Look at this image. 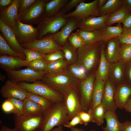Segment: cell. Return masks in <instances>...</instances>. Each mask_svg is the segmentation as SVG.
<instances>
[{
  "instance_id": "obj_1",
  "label": "cell",
  "mask_w": 131,
  "mask_h": 131,
  "mask_svg": "<svg viewBox=\"0 0 131 131\" xmlns=\"http://www.w3.org/2000/svg\"><path fill=\"white\" fill-rule=\"evenodd\" d=\"M41 80L63 95L70 89L77 86L79 83L67 68L59 72L45 74Z\"/></svg>"
},
{
  "instance_id": "obj_2",
  "label": "cell",
  "mask_w": 131,
  "mask_h": 131,
  "mask_svg": "<svg viewBox=\"0 0 131 131\" xmlns=\"http://www.w3.org/2000/svg\"><path fill=\"white\" fill-rule=\"evenodd\" d=\"M69 122L63 101L53 104L45 111L39 131H50L54 127L64 126Z\"/></svg>"
},
{
  "instance_id": "obj_3",
  "label": "cell",
  "mask_w": 131,
  "mask_h": 131,
  "mask_svg": "<svg viewBox=\"0 0 131 131\" xmlns=\"http://www.w3.org/2000/svg\"><path fill=\"white\" fill-rule=\"evenodd\" d=\"M103 41L85 44L78 49L76 63L87 72L91 70L95 66L100 55V46Z\"/></svg>"
},
{
  "instance_id": "obj_4",
  "label": "cell",
  "mask_w": 131,
  "mask_h": 131,
  "mask_svg": "<svg viewBox=\"0 0 131 131\" xmlns=\"http://www.w3.org/2000/svg\"><path fill=\"white\" fill-rule=\"evenodd\" d=\"M60 11L58 13L50 16H45L37 24L38 37L37 40L43 38L49 33H57L66 24L67 19Z\"/></svg>"
},
{
  "instance_id": "obj_5",
  "label": "cell",
  "mask_w": 131,
  "mask_h": 131,
  "mask_svg": "<svg viewBox=\"0 0 131 131\" xmlns=\"http://www.w3.org/2000/svg\"><path fill=\"white\" fill-rule=\"evenodd\" d=\"M18 83L28 92L36 93L47 98L53 104L63 101V95L40 80L32 83L25 82Z\"/></svg>"
},
{
  "instance_id": "obj_6",
  "label": "cell",
  "mask_w": 131,
  "mask_h": 131,
  "mask_svg": "<svg viewBox=\"0 0 131 131\" xmlns=\"http://www.w3.org/2000/svg\"><path fill=\"white\" fill-rule=\"evenodd\" d=\"M11 28L21 45L29 43L38 39L37 28L32 25L22 23L19 18L14 22Z\"/></svg>"
},
{
  "instance_id": "obj_7",
  "label": "cell",
  "mask_w": 131,
  "mask_h": 131,
  "mask_svg": "<svg viewBox=\"0 0 131 131\" xmlns=\"http://www.w3.org/2000/svg\"><path fill=\"white\" fill-rule=\"evenodd\" d=\"M49 0H36L30 7L19 17L24 24H38L45 16V8Z\"/></svg>"
},
{
  "instance_id": "obj_8",
  "label": "cell",
  "mask_w": 131,
  "mask_h": 131,
  "mask_svg": "<svg viewBox=\"0 0 131 131\" xmlns=\"http://www.w3.org/2000/svg\"><path fill=\"white\" fill-rule=\"evenodd\" d=\"M21 45L24 49L35 50L44 55L62 50L63 48L56 42L52 35Z\"/></svg>"
},
{
  "instance_id": "obj_9",
  "label": "cell",
  "mask_w": 131,
  "mask_h": 131,
  "mask_svg": "<svg viewBox=\"0 0 131 131\" xmlns=\"http://www.w3.org/2000/svg\"><path fill=\"white\" fill-rule=\"evenodd\" d=\"M99 1L94 0L87 3L82 2L76 7L74 10L66 14L64 16L66 19L74 18L78 22L90 16H99Z\"/></svg>"
},
{
  "instance_id": "obj_10",
  "label": "cell",
  "mask_w": 131,
  "mask_h": 131,
  "mask_svg": "<svg viewBox=\"0 0 131 131\" xmlns=\"http://www.w3.org/2000/svg\"><path fill=\"white\" fill-rule=\"evenodd\" d=\"M77 86L70 89L63 95V101L69 121L83 111Z\"/></svg>"
},
{
  "instance_id": "obj_11",
  "label": "cell",
  "mask_w": 131,
  "mask_h": 131,
  "mask_svg": "<svg viewBox=\"0 0 131 131\" xmlns=\"http://www.w3.org/2000/svg\"><path fill=\"white\" fill-rule=\"evenodd\" d=\"M79 82L77 87L83 111L87 112L91 105L94 83L93 75Z\"/></svg>"
},
{
  "instance_id": "obj_12",
  "label": "cell",
  "mask_w": 131,
  "mask_h": 131,
  "mask_svg": "<svg viewBox=\"0 0 131 131\" xmlns=\"http://www.w3.org/2000/svg\"><path fill=\"white\" fill-rule=\"evenodd\" d=\"M44 116L14 115L15 127L18 131H36L40 128Z\"/></svg>"
},
{
  "instance_id": "obj_13",
  "label": "cell",
  "mask_w": 131,
  "mask_h": 131,
  "mask_svg": "<svg viewBox=\"0 0 131 131\" xmlns=\"http://www.w3.org/2000/svg\"><path fill=\"white\" fill-rule=\"evenodd\" d=\"M6 72L9 79L16 83L25 81L33 82L41 80L44 75V72H38L28 68Z\"/></svg>"
},
{
  "instance_id": "obj_14",
  "label": "cell",
  "mask_w": 131,
  "mask_h": 131,
  "mask_svg": "<svg viewBox=\"0 0 131 131\" xmlns=\"http://www.w3.org/2000/svg\"><path fill=\"white\" fill-rule=\"evenodd\" d=\"M0 91L2 96L5 98H14L22 100L27 97L28 92L18 83L9 79L6 81Z\"/></svg>"
},
{
  "instance_id": "obj_15",
  "label": "cell",
  "mask_w": 131,
  "mask_h": 131,
  "mask_svg": "<svg viewBox=\"0 0 131 131\" xmlns=\"http://www.w3.org/2000/svg\"><path fill=\"white\" fill-rule=\"evenodd\" d=\"M110 14L97 16H91L81 20L78 22V28L82 30L89 31L102 30L106 26L105 21Z\"/></svg>"
},
{
  "instance_id": "obj_16",
  "label": "cell",
  "mask_w": 131,
  "mask_h": 131,
  "mask_svg": "<svg viewBox=\"0 0 131 131\" xmlns=\"http://www.w3.org/2000/svg\"><path fill=\"white\" fill-rule=\"evenodd\" d=\"M115 86L108 78L105 81L101 103L106 111L115 112L118 108L114 98Z\"/></svg>"
},
{
  "instance_id": "obj_17",
  "label": "cell",
  "mask_w": 131,
  "mask_h": 131,
  "mask_svg": "<svg viewBox=\"0 0 131 131\" xmlns=\"http://www.w3.org/2000/svg\"><path fill=\"white\" fill-rule=\"evenodd\" d=\"M66 24L59 32L52 35L56 42L59 46H63L68 41L72 32L78 28V21L73 18H69Z\"/></svg>"
},
{
  "instance_id": "obj_18",
  "label": "cell",
  "mask_w": 131,
  "mask_h": 131,
  "mask_svg": "<svg viewBox=\"0 0 131 131\" xmlns=\"http://www.w3.org/2000/svg\"><path fill=\"white\" fill-rule=\"evenodd\" d=\"M0 31L3 37L13 49L25 55L24 48L18 42L12 29L0 20Z\"/></svg>"
},
{
  "instance_id": "obj_19",
  "label": "cell",
  "mask_w": 131,
  "mask_h": 131,
  "mask_svg": "<svg viewBox=\"0 0 131 131\" xmlns=\"http://www.w3.org/2000/svg\"><path fill=\"white\" fill-rule=\"evenodd\" d=\"M114 98L117 108L123 109L129 99L131 98V85L122 82L116 86Z\"/></svg>"
},
{
  "instance_id": "obj_20",
  "label": "cell",
  "mask_w": 131,
  "mask_h": 131,
  "mask_svg": "<svg viewBox=\"0 0 131 131\" xmlns=\"http://www.w3.org/2000/svg\"><path fill=\"white\" fill-rule=\"evenodd\" d=\"M27 63L25 60L8 55L0 56V67L5 71L16 70Z\"/></svg>"
},
{
  "instance_id": "obj_21",
  "label": "cell",
  "mask_w": 131,
  "mask_h": 131,
  "mask_svg": "<svg viewBox=\"0 0 131 131\" xmlns=\"http://www.w3.org/2000/svg\"><path fill=\"white\" fill-rule=\"evenodd\" d=\"M19 2V0H13L8 7L0 11V20L11 28L19 18L18 11Z\"/></svg>"
},
{
  "instance_id": "obj_22",
  "label": "cell",
  "mask_w": 131,
  "mask_h": 131,
  "mask_svg": "<svg viewBox=\"0 0 131 131\" xmlns=\"http://www.w3.org/2000/svg\"><path fill=\"white\" fill-rule=\"evenodd\" d=\"M121 44L118 38L111 39L106 43L105 54L110 63H115L120 60Z\"/></svg>"
},
{
  "instance_id": "obj_23",
  "label": "cell",
  "mask_w": 131,
  "mask_h": 131,
  "mask_svg": "<svg viewBox=\"0 0 131 131\" xmlns=\"http://www.w3.org/2000/svg\"><path fill=\"white\" fill-rule=\"evenodd\" d=\"M125 63L120 60L116 63H110L108 78L116 86L122 83Z\"/></svg>"
},
{
  "instance_id": "obj_24",
  "label": "cell",
  "mask_w": 131,
  "mask_h": 131,
  "mask_svg": "<svg viewBox=\"0 0 131 131\" xmlns=\"http://www.w3.org/2000/svg\"><path fill=\"white\" fill-rule=\"evenodd\" d=\"M106 42L103 41L100 46V58L96 78L105 81L108 78V73L110 63L106 58L105 54Z\"/></svg>"
},
{
  "instance_id": "obj_25",
  "label": "cell",
  "mask_w": 131,
  "mask_h": 131,
  "mask_svg": "<svg viewBox=\"0 0 131 131\" xmlns=\"http://www.w3.org/2000/svg\"><path fill=\"white\" fill-rule=\"evenodd\" d=\"M104 119L106 122V125L105 127H102L103 131H122L123 123L119 121L115 112L106 111Z\"/></svg>"
},
{
  "instance_id": "obj_26",
  "label": "cell",
  "mask_w": 131,
  "mask_h": 131,
  "mask_svg": "<svg viewBox=\"0 0 131 131\" xmlns=\"http://www.w3.org/2000/svg\"><path fill=\"white\" fill-rule=\"evenodd\" d=\"M105 82V81L96 77L94 83L92 102L90 109L94 108L101 103Z\"/></svg>"
},
{
  "instance_id": "obj_27",
  "label": "cell",
  "mask_w": 131,
  "mask_h": 131,
  "mask_svg": "<svg viewBox=\"0 0 131 131\" xmlns=\"http://www.w3.org/2000/svg\"><path fill=\"white\" fill-rule=\"evenodd\" d=\"M23 101V115L32 116L44 115L45 111L39 105L27 97Z\"/></svg>"
},
{
  "instance_id": "obj_28",
  "label": "cell",
  "mask_w": 131,
  "mask_h": 131,
  "mask_svg": "<svg viewBox=\"0 0 131 131\" xmlns=\"http://www.w3.org/2000/svg\"><path fill=\"white\" fill-rule=\"evenodd\" d=\"M84 40L85 44L103 41L102 30H96L86 31L78 29L76 31Z\"/></svg>"
},
{
  "instance_id": "obj_29",
  "label": "cell",
  "mask_w": 131,
  "mask_h": 131,
  "mask_svg": "<svg viewBox=\"0 0 131 131\" xmlns=\"http://www.w3.org/2000/svg\"><path fill=\"white\" fill-rule=\"evenodd\" d=\"M130 12L127 8L123 5L118 9L109 15L105 21V25L110 26L115 23H121L126 16Z\"/></svg>"
},
{
  "instance_id": "obj_30",
  "label": "cell",
  "mask_w": 131,
  "mask_h": 131,
  "mask_svg": "<svg viewBox=\"0 0 131 131\" xmlns=\"http://www.w3.org/2000/svg\"><path fill=\"white\" fill-rule=\"evenodd\" d=\"M121 23L115 26H105L102 30L103 41L106 42L112 39L117 38L123 31Z\"/></svg>"
},
{
  "instance_id": "obj_31",
  "label": "cell",
  "mask_w": 131,
  "mask_h": 131,
  "mask_svg": "<svg viewBox=\"0 0 131 131\" xmlns=\"http://www.w3.org/2000/svg\"><path fill=\"white\" fill-rule=\"evenodd\" d=\"M69 1V0H49L45 6V16H50L58 13Z\"/></svg>"
},
{
  "instance_id": "obj_32",
  "label": "cell",
  "mask_w": 131,
  "mask_h": 131,
  "mask_svg": "<svg viewBox=\"0 0 131 131\" xmlns=\"http://www.w3.org/2000/svg\"><path fill=\"white\" fill-rule=\"evenodd\" d=\"M123 5V0H108L106 4L99 9V16L110 14Z\"/></svg>"
},
{
  "instance_id": "obj_33",
  "label": "cell",
  "mask_w": 131,
  "mask_h": 131,
  "mask_svg": "<svg viewBox=\"0 0 131 131\" xmlns=\"http://www.w3.org/2000/svg\"><path fill=\"white\" fill-rule=\"evenodd\" d=\"M106 111L102 103L98 105L94 108L90 109L88 112L91 114L92 122L99 126L103 123Z\"/></svg>"
},
{
  "instance_id": "obj_34",
  "label": "cell",
  "mask_w": 131,
  "mask_h": 131,
  "mask_svg": "<svg viewBox=\"0 0 131 131\" xmlns=\"http://www.w3.org/2000/svg\"><path fill=\"white\" fill-rule=\"evenodd\" d=\"M68 41L63 46L62 50L65 60L69 65L76 63L77 59V52Z\"/></svg>"
},
{
  "instance_id": "obj_35",
  "label": "cell",
  "mask_w": 131,
  "mask_h": 131,
  "mask_svg": "<svg viewBox=\"0 0 131 131\" xmlns=\"http://www.w3.org/2000/svg\"><path fill=\"white\" fill-rule=\"evenodd\" d=\"M0 55H8L25 60V55L17 52L13 49L0 33Z\"/></svg>"
},
{
  "instance_id": "obj_36",
  "label": "cell",
  "mask_w": 131,
  "mask_h": 131,
  "mask_svg": "<svg viewBox=\"0 0 131 131\" xmlns=\"http://www.w3.org/2000/svg\"><path fill=\"white\" fill-rule=\"evenodd\" d=\"M68 64L64 59H60L48 63L44 71V74L53 73L62 71L67 68Z\"/></svg>"
},
{
  "instance_id": "obj_37",
  "label": "cell",
  "mask_w": 131,
  "mask_h": 131,
  "mask_svg": "<svg viewBox=\"0 0 131 131\" xmlns=\"http://www.w3.org/2000/svg\"><path fill=\"white\" fill-rule=\"evenodd\" d=\"M27 97L41 106L45 111L53 104L45 97L34 93L28 92Z\"/></svg>"
},
{
  "instance_id": "obj_38",
  "label": "cell",
  "mask_w": 131,
  "mask_h": 131,
  "mask_svg": "<svg viewBox=\"0 0 131 131\" xmlns=\"http://www.w3.org/2000/svg\"><path fill=\"white\" fill-rule=\"evenodd\" d=\"M67 68L72 75L78 80L82 81L87 77V71L76 63L69 65Z\"/></svg>"
},
{
  "instance_id": "obj_39",
  "label": "cell",
  "mask_w": 131,
  "mask_h": 131,
  "mask_svg": "<svg viewBox=\"0 0 131 131\" xmlns=\"http://www.w3.org/2000/svg\"><path fill=\"white\" fill-rule=\"evenodd\" d=\"M68 41L75 49H78L85 44V42L81 36L77 32L72 33Z\"/></svg>"
},
{
  "instance_id": "obj_40",
  "label": "cell",
  "mask_w": 131,
  "mask_h": 131,
  "mask_svg": "<svg viewBox=\"0 0 131 131\" xmlns=\"http://www.w3.org/2000/svg\"><path fill=\"white\" fill-rule=\"evenodd\" d=\"M24 53L26 57L25 61L27 64L34 60L43 59L44 54L35 50L24 49Z\"/></svg>"
},
{
  "instance_id": "obj_41",
  "label": "cell",
  "mask_w": 131,
  "mask_h": 131,
  "mask_svg": "<svg viewBox=\"0 0 131 131\" xmlns=\"http://www.w3.org/2000/svg\"><path fill=\"white\" fill-rule=\"evenodd\" d=\"M47 64L44 59H40L29 62L26 66L38 72H44Z\"/></svg>"
},
{
  "instance_id": "obj_42",
  "label": "cell",
  "mask_w": 131,
  "mask_h": 131,
  "mask_svg": "<svg viewBox=\"0 0 131 131\" xmlns=\"http://www.w3.org/2000/svg\"><path fill=\"white\" fill-rule=\"evenodd\" d=\"M120 60L125 63L131 61V45H121Z\"/></svg>"
},
{
  "instance_id": "obj_43",
  "label": "cell",
  "mask_w": 131,
  "mask_h": 131,
  "mask_svg": "<svg viewBox=\"0 0 131 131\" xmlns=\"http://www.w3.org/2000/svg\"><path fill=\"white\" fill-rule=\"evenodd\" d=\"M121 45H131V28L124 29L117 37Z\"/></svg>"
},
{
  "instance_id": "obj_44",
  "label": "cell",
  "mask_w": 131,
  "mask_h": 131,
  "mask_svg": "<svg viewBox=\"0 0 131 131\" xmlns=\"http://www.w3.org/2000/svg\"><path fill=\"white\" fill-rule=\"evenodd\" d=\"M62 51L61 50L44 55L43 59L47 63L60 59H64Z\"/></svg>"
},
{
  "instance_id": "obj_45",
  "label": "cell",
  "mask_w": 131,
  "mask_h": 131,
  "mask_svg": "<svg viewBox=\"0 0 131 131\" xmlns=\"http://www.w3.org/2000/svg\"><path fill=\"white\" fill-rule=\"evenodd\" d=\"M36 0H19L18 14L19 17L27 11Z\"/></svg>"
},
{
  "instance_id": "obj_46",
  "label": "cell",
  "mask_w": 131,
  "mask_h": 131,
  "mask_svg": "<svg viewBox=\"0 0 131 131\" xmlns=\"http://www.w3.org/2000/svg\"><path fill=\"white\" fill-rule=\"evenodd\" d=\"M8 99L13 104L14 107V111L13 114L17 115H22L23 114V100L14 98H9Z\"/></svg>"
},
{
  "instance_id": "obj_47",
  "label": "cell",
  "mask_w": 131,
  "mask_h": 131,
  "mask_svg": "<svg viewBox=\"0 0 131 131\" xmlns=\"http://www.w3.org/2000/svg\"><path fill=\"white\" fill-rule=\"evenodd\" d=\"M84 0H71L60 11L65 15V13L68 11L72 8L76 7L81 3L85 2Z\"/></svg>"
},
{
  "instance_id": "obj_48",
  "label": "cell",
  "mask_w": 131,
  "mask_h": 131,
  "mask_svg": "<svg viewBox=\"0 0 131 131\" xmlns=\"http://www.w3.org/2000/svg\"><path fill=\"white\" fill-rule=\"evenodd\" d=\"M1 108L3 112L6 113H14L15 109L14 105L8 98L6 99L3 102Z\"/></svg>"
},
{
  "instance_id": "obj_49",
  "label": "cell",
  "mask_w": 131,
  "mask_h": 131,
  "mask_svg": "<svg viewBox=\"0 0 131 131\" xmlns=\"http://www.w3.org/2000/svg\"><path fill=\"white\" fill-rule=\"evenodd\" d=\"M78 115L84 125L86 126L89 123L92 122L91 116L89 112L82 111L79 112Z\"/></svg>"
},
{
  "instance_id": "obj_50",
  "label": "cell",
  "mask_w": 131,
  "mask_h": 131,
  "mask_svg": "<svg viewBox=\"0 0 131 131\" xmlns=\"http://www.w3.org/2000/svg\"><path fill=\"white\" fill-rule=\"evenodd\" d=\"M78 124H83L82 121L78 114L74 117L70 122L64 125V126L65 127L71 128Z\"/></svg>"
},
{
  "instance_id": "obj_51",
  "label": "cell",
  "mask_w": 131,
  "mask_h": 131,
  "mask_svg": "<svg viewBox=\"0 0 131 131\" xmlns=\"http://www.w3.org/2000/svg\"><path fill=\"white\" fill-rule=\"evenodd\" d=\"M123 29H127L131 28V13H129L126 16L123 22Z\"/></svg>"
},
{
  "instance_id": "obj_52",
  "label": "cell",
  "mask_w": 131,
  "mask_h": 131,
  "mask_svg": "<svg viewBox=\"0 0 131 131\" xmlns=\"http://www.w3.org/2000/svg\"><path fill=\"white\" fill-rule=\"evenodd\" d=\"M13 1V0H0V11L3 10L8 7Z\"/></svg>"
},
{
  "instance_id": "obj_53",
  "label": "cell",
  "mask_w": 131,
  "mask_h": 131,
  "mask_svg": "<svg viewBox=\"0 0 131 131\" xmlns=\"http://www.w3.org/2000/svg\"><path fill=\"white\" fill-rule=\"evenodd\" d=\"M123 127L122 131H131V121L127 120L123 123Z\"/></svg>"
},
{
  "instance_id": "obj_54",
  "label": "cell",
  "mask_w": 131,
  "mask_h": 131,
  "mask_svg": "<svg viewBox=\"0 0 131 131\" xmlns=\"http://www.w3.org/2000/svg\"><path fill=\"white\" fill-rule=\"evenodd\" d=\"M123 109L131 113V98H130L124 106Z\"/></svg>"
},
{
  "instance_id": "obj_55",
  "label": "cell",
  "mask_w": 131,
  "mask_h": 131,
  "mask_svg": "<svg viewBox=\"0 0 131 131\" xmlns=\"http://www.w3.org/2000/svg\"><path fill=\"white\" fill-rule=\"evenodd\" d=\"M123 5L131 13V0H123Z\"/></svg>"
},
{
  "instance_id": "obj_56",
  "label": "cell",
  "mask_w": 131,
  "mask_h": 131,
  "mask_svg": "<svg viewBox=\"0 0 131 131\" xmlns=\"http://www.w3.org/2000/svg\"><path fill=\"white\" fill-rule=\"evenodd\" d=\"M0 131H18L17 129L14 128L13 129L9 128L5 125H2Z\"/></svg>"
},
{
  "instance_id": "obj_57",
  "label": "cell",
  "mask_w": 131,
  "mask_h": 131,
  "mask_svg": "<svg viewBox=\"0 0 131 131\" xmlns=\"http://www.w3.org/2000/svg\"><path fill=\"white\" fill-rule=\"evenodd\" d=\"M128 63L129 64L127 69V74L129 80L131 84V62H130Z\"/></svg>"
},
{
  "instance_id": "obj_58",
  "label": "cell",
  "mask_w": 131,
  "mask_h": 131,
  "mask_svg": "<svg viewBox=\"0 0 131 131\" xmlns=\"http://www.w3.org/2000/svg\"><path fill=\"white\" fill-rule=\"evenodd\" d=\"M107 0H99L98 6L99 9L106 4Z\"/></svg>"
},
{
  "instance_id": "obj_59",
  "label": "cell",
  "mask_w": 131,
  "mask_h": 131,
  "mask_svg": "<svg viewBox=\"0 0 131 131\" xmlns=\"http://www.w3.org/2000/svg\"><path fill=\"white\" fill-rule=\"evenodd\" d=\"M50 131H64L63 126H60L52 129Z\"/></svg>"
},
{
  "instance_id": "obj_60",
  "label": "cell",
  "mask_w": 131,
  "mask_h": 131,
  "mask_svg": "<svg viewBox=\"0 0 131 131\" xmlns=\"http://www.w3.org/2000/svg\"><path fill=\"white\" fill-rule=\"evenodd\" d=\"M70 131H85L81 128H79L74 127L70 128Z\"/></svg>"
},
{
  "instance_id": "obj_61",
  "label": "cell",
  "mask_w": 131,
  "mask_h": 131,
  "mask_svg": "<svg viewBox=\"0 0 131 131\" xmlns=\"http://www.w3.org/2000/svg\"><path fill=\"white\" fill-rule=\"evenodd\" d=\"M0 80L2 81H4L5 79V76L2 74H0Z\"/></svg>"
},
{
  "instance_id": "obj_62",
  "label": "cell",
  "mask_w": 131,
  "mask_h": 131,
  "mask_svg": "<svg viewBox=\"0 0 131 131\" xmlns=\"http://www.w3.org/2000/svg\"><path fill=\"white\" fill-rule=\"evenodd\" d=\"M90 131H96V130L93 129H90Z\"/></svg>"
},
{
  "instance_id": "obj_63",
  "label": "cell",
  "mask_w": 131,
  "mask_h": 131,
  "mask_svg": "<svg viewBox=\"0 0 131 131\" xmlns=\"http://www.w3.org/2000/svg\"><path fill=\"white\" fill-rule=\"evenodd\" d=\"M36 131H39V129L37 130Z\"/></svg>"
},
{
  "instance_id": "obj_64",
  "label": "cell",
  "mask_w": 131,
  "mask_h": 131,
  "mask_svg": "<svg viewBox=\"0 0 131 131\" xmlns=\"http://www.w3.org/2000/svg\"><path fill=\"white\" fill-rule=\"evenodd\" d=\"M130 62H131V61H130Z\"/></svg>"
}]
</instances>
